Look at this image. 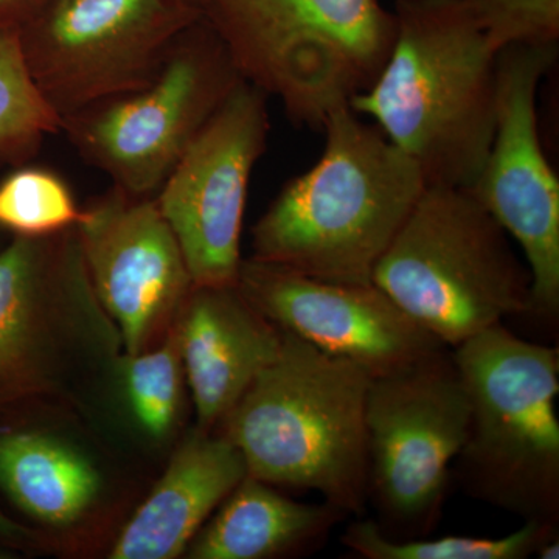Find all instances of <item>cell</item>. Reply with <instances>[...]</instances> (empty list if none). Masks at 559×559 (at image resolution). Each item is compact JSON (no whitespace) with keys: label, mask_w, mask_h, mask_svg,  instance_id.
I'll return each instance as SVG.
<instances>
[{"label":"cell","mask_w":559,"mask_h":559,"mask_svg":"<svg viewBox=\"0 0 559 559\" xmlns=\"http://www.w3.org/2000/svg\"><path fill=\"white\" fill-rule=\"evenodd\" d=\"M380 76L349 100L421 170L426 186L468 190L496 124L498 51L468 0H396Z\"/></svg>","instance_id":"6da1fadb"},{"label":"cell","mask_w":559,"mask_h":559,"mask_svg":"<svg viewBox=\"0 0 559 559\" xmlns=\"http://www.w3.org/2000/svg\"><path fill=\"white\" fill-rule=\"evenodd\" d=\"M314 167L288 180L252 229L250 259L307 277L370 285L426 189L418 165L349 105L323 123Z\"/></svg>","instance_id":"7a4b0ae2"},{"label":"cell","mask_w":559,"mask_h":559,"mask_svg":"<svg viewBox=\"0 0 559 559\" xmlns=\"http://www.w3.org/2000/svg\"><path fill=\"white\" fill-rule=\"evenodd\" d=\"M120 331L92 288L76 226L0 249V426L80 418Z\"/></svg>","instance_id":"3957f363"},{"label":"cell","mask_w":559,"mask_h":559,"mask_svg":"<svg viewBox=\"0 0 559 559\" xmlns=\"http://www.w3.org/2000/svg\"><path fill=\"white\" fill-rule=\"evenodd\" d=\"M371 374L283 330L277 359L261 371L215 432L249 476L277 488L316 491L364 516L369 506L366 401Z\"/></svg>","instance_id":"277c9868"},{"label":"cell","mask_w":559,"mask_h":559,"mask_svg":"<svg viewBox=\"0 0 559 559\" xmlns=\"http://www.w3.org/2000/svg\"><path fill=\"white\" fill-rule=\"evenodd\" d=\"M451 352L471 401L452 477L469 498L559 527V349L499 323Z\"/></svg>","instance_id":"5b68a950"},{"label":"cell","mask_w":559,"mask_h":559,"mask_svg":"<svg viewBox=\"0 0 559 559\" xmlns=\"http://www.w3.org/2000/svg\"><path fill=\"white\" fill-rule=\"evenodd\" d=\"M201 14L242 80L319 131L369 90L396 38L395 13L380 0H205Z\"/></svg>","instance_id":"8992f818"},{"label":"cell","mask_w":559,"mask_h":559,"mask_svg":"<svg viewBox=\"0 0 559 559\" xmlns=\"http://www.w3.org/2000/svg\"><path fill=\"white\" fill-rule=\"evenodd\" d=\"M371 282L451 349L532 312L527 263L498 221L457 187L426 186Z\"/></svg>","instance_id":"52a82bcc"},{"label":"cell","mask_w":559,"mask_h":559,"mask_svg":"<svg viewBox=\"0 0 559 559\" xmlns=\"http://www.w3.org/2000/svg\"><path fill=\"white\" fill-rule=\"evenodd\" d=\"M469 418L468 389L451 348L371 378L367 495L388 538H426L439 527Z\"/></svg>","instance_id":"ba28073f"},{"label":"cell","mask_w":559,"mask_h":559,"mask_svg":"<svg viewBox=\"0 0 559 559\" xmlns=\"http://www.w3.org/2000/svg\"><path fill=\"white\" fill-rule=\"evenodd\" d=\"M241 80L229 50L201 14L173 43L148 86L66 117L61 132L112 186L154 198Z\"/></svg>","instance_id":"9c48e42d"},{"label":"cell","mask_w":559,"mask_h":559,"mask_svg":"<svg viewBox=\"0 0 559 559\" xmlns=\"http://www.w3.org/2000/svg\"><path fill=\"white\" fill-rule=\"evenodd\" d=\"M200 17L179 0H44L20 27L22 53L62 120L148 86Z\"/></svg>","instance_id":"30bf717a"},{"label":"cell","mask_w":559,"mask_h":559,"mask_svg":"<svg viewBox=\"0 0 559 559\" xmlns=\"http://www.w3.org/2000/svg\"><path fill=\"white\" fill-rule=\"evenodd\" d=\"M146 476L80 418L0 426V491L35 524L50 554H95L145 496Z\"/></svg>","instance_id":"8fae6325"},{"label":"cell","mask_w":559,"mask_h":559,"mask_svg":"<svg viewBox=\"0 0 559 559\" xmlns=\"http://www.w3.org/2000/svg\"><path fill=\"white\" fill-rule=\"evenodd\" d=\"M557 60L558 44L499 51L495 135L468 189L520 245L532 272L530 316L549 325L559 318V180L540 142L536 102Z\"/></svg>","instance_id":"7c38bea8"},{"label":"cell","mask_w":559,"mask_h":559,"mask_svg":"<svg viewBox=\"0 0 559 559\" xmlns=\"http://www.w3.org/2000/svg\"><path fill=\"white\" fill-rule=\"evenodd\" d=\"M270 131L267 95L241 80L154 197L194 285H237L250 178Z\"/></svg>","instance_id":"4fadbf2b"},{"label":"cell","mask_w":559,"mask_h":559,"mask_svg":"<svg viewBox=\"0 0 559 559\" xmlns=\"http://www.w3.org/2000/svg\"><path fill=\"white\" fill-rule=\"evenodd\" d=\"M76 234L92 288L119 329L123 352L135 355L164 341L194 283L156 200L112 186L83 207Z\"/></svg>","instance_id":"5bb4252c"},{"label":"cell","mask_w":559,"mask_h":559,"mask_svg":"<svg viewBox=\"0 0 559 559\" xmlns=\"http://www.w3.org/2000/svg\"><path fill=\"white\" fill-rule=\"evenodd\" d=\"M237 288L280 329L353 360L371 377L448 348L373 283L323 282L249 257L241 261Z\"/></svg>","instance_id":"9a60e30c"},{"label":"cell","mask_w":559,"mask_h":559,"mask_svg":"<svg viewBox=\"0 0 559 559\" xmlns=\"http://www.w3.org/2000/svg\"><path fill=\"white\" fill-rule=\"evenodd\" d=\"M194 426L215 432L261 371L277 359L283 330L237 285H194L178 320Z\"/></svg>","instance_id":"2e32d148"},{"label":"cell","mask_w":559,"mask_h":559,"mask_svg":"<svg viewBox=\"0 0 559 559\" xmlns=\"http://www.w3.org/2000/svg\"><path fill=\"white\" fill-rule=\"evenodd\" d=\"M193 404L178 333L143 353L121 352L91 396L81 421L140 473H157L190 429Z\"/></svg>","instance_id":"e0dca14e"},{"label":"cell","mask_w":559,"mask_h":559,"mask_svg":"<svg viewBox=\"0 0 559 559\" xmlns=\"http://www.w3.org/2000/svg\"><path fill=\"white\" fill-rule=\"evenodd\" d=\"M248 474L246 460L231 441L190 426L159 479L121 525L106 557H183L202 525Z\"/></svg>","instance_id":"ac0fdd59"},{"label":"cell","mask_w":559,"mask_h":559,"mask_svg":"<svg viewBox=\"0 0 559 559\" xmlns=\"http://www.w3.org/2000/svg\"><path fill=\"white\" fill-rule=\"evenodd\" d=\"M348 516L325 500L297 502L248 474L191 539L183 558L304 557L322 549L333 528Z\"/></svg>","instance_id":"d6986e66"},{"label":"cell","mask_w":559,"mask_h":559,"mask_svg":"<svg viewBox=\"0 0 559 559\" xmlns=\"http://www.w3.org/2000/svg\"><path fill=\"white\" fill-rule=\"evenodd\" d=\"M557 525L522 522V527L502 538L441 536L429 539H390L373 520L360 516L341 536V543L364 559H527L540 544L558 535Z\"/></svg>","instance_id":"ffe728a7"},{"label":"cell","mask_w":559,"mask_h":559,"mask_svg":"<svg viewBox=\"0 0 559 559\" xmlns=\"http://www.w3.org/2000/svg\"><path fill=\"white\" fill-rule=\"evenodd\" d=\"M58 132L60 116L28 72L20 27H0V167L27 164Z\"/></svg>","instance_id":"44dd1931"},{"label":"cell","mask_w":559,"mask_h":559,"mask_svg":"<svg viewBox=\"0 0 559 559\" xmlns=\"http://www.w3.org/2000/svg\"><path fill=\"white\" fill-rule=\"evenodd\" d=\"M83 218L68 180L49 168L20 165L0 180V229L11 237H47Z\"/></svg>","instance_id":"7402d4cb"},{"label":"cell","mask_w":559,"mask_h":559,"mask_svg":"<svg viewBox=\"0 0 559 559\" xmlns=\"http://www.w3.org/2000/svg\"><path fill=\"white\" fill-rule=\"evenodd\" d=\"M489 46L559 44V0H468Z\"/></svg>","instance_id":"603a6c76"},{"label":"cell","mask_w":559,"mask_h":559,"mask_svg":"<svg viewBox=\"0 0 559 559\" xmlns=\"http://www.w3.org/2000/svg\"><path fill=\"white\" fill-rule=\"evenodd\" d=\"M32 554H50L46 538L38 530L14 521L0 510V558Z\"/></svg>","instance_id":"cb8c5ba5"},{"label":"cell","mask_w":559,"mask_h":559,"mask_svg":"<svg viewBox=\"0 0 559 559\" xmlns=\"http://www.w3.org/2000/svg\"><path fill=\"white\" fill-rule=\"evenodd\" d=\"M43 3L44 0H0V27H21Z\"/></svg>","instance_id":"d4e9b609"},{"label":"cell","mask_w":559,"mask_h":559,"mask_svg":"<svg viewBox=\"0 0 559 559\" xmlns=\"http://www.w3.org/2000/svg\"><path fill=\"white\" fill-rule=\"evenodd\" d=\"M535 557L539 559H558L559 558V533L558 535L550 536L549 539L540 544Z\"/></svg>","instance_id":"484cf974"},{"label":"cell","mask_w":559,"mask_h":559,"mask_svg":"<svg viewBox=\"0 0 559 559\" xmlns=\"http://www.w3.org/2000/svg\"><path fill=\"white\" fill-rule=\"evenodd\" d=\"M179 2L186 3V5L191 7V9L201 11L205 0H179Z\"/></svg>","instance_id":"4316f807"},{"label":"cell","mask_w":559,"mask_h":559,"mask_svg":"<svg viewBox=\"0 0 559 559\" xmlns=\"http://www.w3.org/2000/svg\"><path fill=\"white\" fill-rule=\"evenodd\" d=\"M11 235L7 234L5 230L0 229V249L3 248V246L7 245V242L10 241Z\"/></svg>","instance_id":"83f0119b"}]
</instances>
